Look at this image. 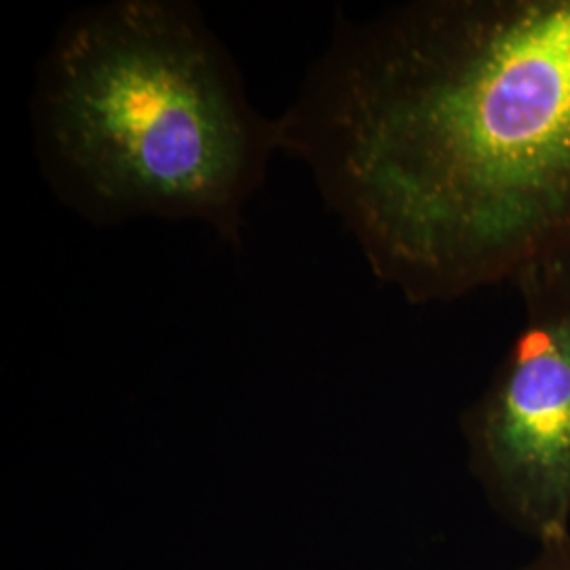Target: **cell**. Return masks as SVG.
<instances>
[{"label": "cell", "mask_w": 570, "mask_h": 570, "mask_svg": "<svg viewBox=\"0 0 570 570\" xmlns=\"http://www.w3.org/2000/svg\"><path fill=\"white\" fill-rule=\"evenodd\" d=\"M279 125L372 273L412 303L570 261V0L343 20Z\"/></svg>", "instance_id": "obj_1"}, {"label": "cell", "mask_w": 570, "mask_h": 570, "mask_svg": "<svg viewBox=\"0 0 570 570\" xmlns=\"http://www.w3.org/2000/svg\"><path fill=\"white\" fill-rule=\"evenodd\" d=\"M32 119L47 180L87 220H197L230 245L284 150L279 119L252 106L225 45L183 0L75 13L41 61Z\"/></svg>", "instance_id": "obj_2"}, {"label": "cell", "mask_w": 570, "mask_h": 570, "mask_svg": "<svg viewBox=\"0 0 570 570\" xmlns=\"http://www.w3.org/2000/svg\"><path fill=\"white\" fill-rule=\"evenodd\" d=\"M515 284L524 322L465 423L471 468L494 501L548 551L569 546L570 261Z\"/></svg>", "instance_id": "obj_3"}, {"label": "cell", "mask_w": 570, "mask_h": 570, "mask_svg": "<svg viewBox=\"0 0 570 570\" xmlns=\"http://www.w3.org/2000/svg\"><path fill=\"white\" fill-rule=\"evenodd\" d=\"M529 570H570V553L564 550L548 551V560Z\"/></svg>", "instance_id": "obj_4"}]
</instances>
